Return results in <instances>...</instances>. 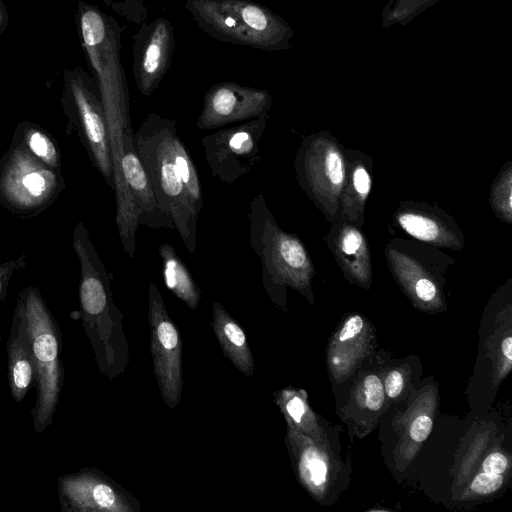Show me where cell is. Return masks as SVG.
Returning <instances> with one entry per match:
<instances>
[{
    "label": "cell",
    "mask_w": 512,
    "mask_h": 512,
    "mask_svg": "<svg viewBox=\"0 0 512 512\" xmlns=\"http://www.w3.org/2000/svg\"><path fill=\"white\" fill-rule=\"evenodd\" d=\"M26 266V255L21 253L15 259H9L0 263V306L6 298L8 287L13 275ZM2 340L0 334V342Z\"/></svg>",
    "instance_id": "cell-23"
},
{
    "label": "cell",
    "mask_w": 512,
    "mask_h": 512,
    "mask_svg": "<svg viewBox=\"0 0 512 512\" xmlns=\"http://www.w3.org/2000/svg\"><path fill=\"white\" fill-rule=\"evenodd\" d=\"M148 321L155 377L164 402L173 409L181 400L183 386L181 339L152 282L148 287Z\"/></svg>",
    "instance_id": "cell-10"
},
{
    "label": "cell",
    "mask_w": 512,
    "mask_h": 512,
    "mask_svg": "<svg viewBox=\"0 0 512 512\" xmlns=\"http://www.w3.org/2000/svg\"><path fill=\"white\" fill-rule=\"evenodd\" d=\"M440 0H389L382 11V26L406 25Z\"/></svg>",
    "instance_id": "cell-20"
},
{
    "label": "cell",
    "mask_w": 512,
    "mask_h": 512,
    "mask_svg": "<svg viewBox=\"0 0 512 512\" xmlns=\"http://www.w3.org/2000/svg\"><path fill=\"white\" fill-rule=\"evenodd\" d=\"M61 170L53 169L12 140L0 159V206L20 217L45 211L65 189Z\"/></svg>",
    "instance_id": "cell-7"
},
{
    "label": "cell",
    "mask_w": 512,
    "mask_h": 512,
    "mask_svg": "<svg viewBox=\"0 0 512 512\" xmlns=\"http://www.w3.org/2000/svg\"><path fill=\"white\" fill-rule=\"evenodd\" d=\"M212 328L225 356L246 376L254 372V359L246 335L221 303L212 304Z\"/></svg>",
    "instance_id": "cell-16"
},
{
    "label": "cell",
    "mask_w": 512,
    "mask_h": 512,
    "mask_svg": "<svg viewBox=\"0 0 512 512\" xmlns=\"http://www.w3.org/2000/svg\"><path fill=\"white\" fill-rule=\"evenodd\" d=\"M80 30L84 49L95 72L110 139H120L132 126L129 93L121 64L123 27L98 7L83 4Z\"/></svg>",
    "instance_id": "cell-4"
},
{
    "label": "cell",
    "mask_w": 512,
    "mask_h": 512,
    "mask_svg": "<svg viewBox=\"0 0 512 512\" xmlns=\"http://www.w3.org/2000/svg\"><path fill=\"white\" fill-rule=\"evenodd\" d=\"M72 247L80 265L82 324L99 370L114 378L124 371L128 362L123 315L113 301L110 276L82 220L73 228Z\"/></svg>",
    "instance_id": "cell-2"
},
{
    "label": "cell",
    "mask_w": 512,
    "mask_h": 512,
    "mask_svg": "<svg viewBox=\"0 0 512 512\" xmlns=\"http://www.w3.org/2000/svg\"><path fill=\"white\" fill-rule=\"evenodd\" d=\"M60 508L65 512H131L137 501L95 468L65 474L57 480Z\"/></svg>",
    "instance_id": "cell-11"
},
{
    "label": "cell",
    "mask_w": 512,
    "mask_h": 512,
    "mask_svg": "<svg viewBox=\"0 0 512 512\" xmlns=\"http://www.w3.org/2000/svg\"><path fill=\"white\" fill-rule=\"evenodd\" d=\"M268 116L222 128L201 139L204 158L212 176L233 183L247 175L260 161V141Z\"/></svg>",
    "instance_id": "cell-9"
},
{
    "label": "cell",
    "mask_w": 512,
    "mask_h": 512,
    "mask_svg": "<svg viewBox=\"0 0 512 512\" xmlns=\"http://www.w3.org/2000/svg\"><path fill=\"white\" fill-rule=\"evenodd\" d=\"M507 459L501 453H492L483 461V470L489 473L501 474L507 468Z\"/></svg>",
    "instance_id": "cell-28"
},
{
    "label": "cell",
    "mask_w": 512,
    "mask_h": 512,
    "mask_svg": "<svg viewBox=\"0 0 512 512\" xmlns=\"http://www.w3.org/2000/svg\"><path fill=\"white\" fill-rule=\"evenodd\" d=\"M363 327V320L359 315L351 317L339 333V340L346 341L357 335Z\"/></svg>",
    "instance_id": "cell-29"
},
{
    "label": "cell",
    "mask_w": 512,
    "mask_h": 512,
    "mask_svg": "<svg viewBox=\"0 0 512 512\" xmlns=\"http://www.w3.org/2000/svg\"><path fill=\"white\" fill-rule=\"evenodd\" d=\"M353 184L355 190L359 194L366 195L369 192L371 181L367 171L364 168L359 167L355 170L353 176Z\"/></svg>",
    "instance_id": "cell-31"
},
{
    "label": "cell",
    "mask_w": 512,
    "mask_h": 512,
    "mask_svg": "<svg viewBox=\"0 0 512 512\" xmlns=\"http://www.w3.org/2000/svg\"><path fill=\"white\" fill-rule=\"evenodd\" d=\"M175 50L173 24L165 17L143 22L134 35L133 75L138 91L150 96L171 66Z\"/></svg>",
    "instance_id": "cell-13"
},
{
    "label": "cell",
    "mask_w": 512,
    "mask_h": 512,
    "mask_svg": "<svg viewBox=\"0 0 512 512\" xmlns=\"http://www.w3.org/2000/svg\"><path fill=\"white\" fill-rule=\"evenodd\" d=\"M402 228L411 236L423 240L434 241L439 237L437 224L424 216L412 213H405L399 217Z\"/></svg>",
    "instance_id": "cell-21"
},
{
    "label": "cell",
    "mask_w": 512,
    "mask_h": 512,
    "mask_svg": "<svg viewBox=\"0 0 512 512\" xmlns=\"http://www.w3.org/2000/svg\"><path fill=\"white\" fill-rule=\"evenodd\" d=\"M197 26L218 41L264 51L291 48L294 31L270 8L252 0H186Z\"/></svg>",
    "instance_id": "cell-3"
},
{
    "label": "cell",
    "mask_w": 512,
    "mask_h": 512,
    "mask_svg": "<svg viewBox=\"0 0 512 512\" xmlns=\"http://www.w3.org/2000/svg\"><path fill=\"white\" fill-rule=\"evenodd\" d=\"M12 140L20 143L47 166L61 170L59 146L45 129L34 123L21 122L16 127Z\"/></svg>",
    "instance_id": "cell-19"
},
{
    "label": "cell",
    "mask_w": 512,
    "mask_h": 512,
    "mask_svg": "<svg viewBox=\"0 0 512 512\" xmlns=\"http://www.w3.org/2000/svg\"><path fill=\"white\" fill-rule=\"evenodd\" d=\"M502 353L508 360H512V338L510 336L502 342Z\"/></svg>",
    "instance_id": "cell-33"
},
{
    "label": "cell",
    "mask_w": 512,
    "mask_h": 512,
    "mask_svg": "<svg viewBox=\"0 0 512 512\" xmlns=\"http://www.w3.org/2000/svg\"><path fill=\"white\" fill-rule=\"evenodd\" d=\"M432 425L433 423L430 417L426 415L417 417L410 427L411 438L418 442L424 441L429 436Z\"/></svg>",
    "instance_id": "cell-27"
},
{
    "label": "cell",
    "mask_w": 512,
    "mask_h": 512,
    "mask_svg": "<svg viewBox=\"0 0 512 512\" xmlns=\"http://www.w3.org/2000/svg\"><path fill=\"white\" fill-rule=\"evenodd\" d=\"M502 482L501 474L484 471L473 479L470 487L478 494H490L496 491L502 485Z\"/></svg>",
    "instance_id": "cell-25"
},
{
    "label": "cell",
    "mask_w": 512,
    "mask_h": 512,
    "mask_svg": "<svg viewBox=\"0 0 512 512\" xmlns=\"http://www.w3.org/2000/svg\"><path fill=\"white\" fill-rule=\"evenodd\" d=\"M249 244L262 264V283L274 301L287 284L298 287L310 270L307 252L300 240L284 232L269 210L262 193L248 211Z\"/></svg>",
    "instance_id": "cell-6"
},
{
    "label": "cell",
    "mask_w": 512,
    "mask_h": 512,
    "mask_svg": "<svg viewBox=\"0 0 512 512\" xmlns=\"http://www.w3.org/2000/svg\"><path fill=\"white\" fill-rule=\"evenodd\" d=\"M300 471L302 476L308 477L315 486H321L326 481L327 466L311 449L302 452Z\"/></svg>",
    "instance_id": "cell-22"
},
{
    "label": "cell",
    "mask_w": 512,
    "mask_h": 512,
    "mask_svg": "<svg viewBox=\"0 0 512 512\" xmlns=\"http://www.w3.org/2000/svg\"><path fill=\"white\" fill-rule=\"evenodd\" d=\"M1 19H2V14H1V10H0V23H1Z\"/></svg>",
    "instance_id": "cell-34"
},
{
    "label": "cell",
    "mask_w": 512,
    "mask_h": 512,
    "mask_svg": "<svg viewBox=\"0 0 512 512\" xmlns=\"http://www.w3.org/2000/svg\"><path fill=\"white\" fill-rule=\"evenodd\" d=\"M121 166L132 196L138 224L151 229H175L172 216L159 203L136 152L133 129L126 131L123 136Z\"/></svg>",
    "instance_id": "cell-14"
},
{
    "label": "cell",
    "mask_w": 512,
    "mask_h": 512,
    "mask_svg": "<svg viewBox=\"0 0 512 512\" xmlns=\"http://www.w3.org/2000/svg\"><path fill=\"white\" fill-rule=\"evenodd\" d=\"M8 354V386L15 402L24 400L29 389L36 381L35 364L27 328V319L22 301L17 297L13 312L9 338Z\"/></svg>",
    "instance_id": "cell-15"
},
{
    "label": "cell",
    "mask_w": 512,
    "mask_h": 512,
    "mask_svg": "<svg viewBox=\"0 0 512 512\" xmlns=\"http://www.w3.org/2000/svg\"><path fill=\"white\" fill-rule=\"evenodd\" d=\"M158 253L166 287L188 307L195 309L200 302L201 294L188 268L172 245L161 244Z\"/></svg>",
    "instance_id": "cell-17"
},
{
    "label": "cell",
    "mask_w": 512,
    "mask_h": 512,
    "mask_svg": "<svg viewBox=\"0 0 512 512\" xmlns=\"http://www.w3.org/2000/svg\"><path fill=\"white\" fill-rule=\"evenodd\" d=\"M271 106L272 97L266 89L222 81L206 92L196 126L212 130L268 116Z\"/></svg>",
    "instance_id": "cell-12"
},
{
    "label": "cell",
    "mask_w": 512,
    "mask_h": 512,
    "mask_svg": "<svg viewBox=\"0 0 512 512\" xmlns=\"http://www.w3.org/2000/svg\"><path fill=\"white\" fill-rule=\"evenodd\" d=\"M305 169L311 186L324 192H336L344 179L343 161L337 150L323 149L318 153L309 150L306 154Z\"/></svg>",
    "instance_id": "cell-18"
},
{
    "label": "cell",
    "mask_w": 512,
    "mask_h": 512,
    "mask_svg": "<svg viewBox=\"0 0 512 512\" xmlns=\"http://www.w3.org/2000/svg\"><path fill=\"white\" fill-rule=\"evenodd\" d=\"M362 235L353 228L345 230L340 240V248L342 252L349 257L355 256L363 248Z\"/></svg>",
    "instance_id": "cell-26"
},
{
    "label": "cell",
    "mask_w": 512,
    "mask_h": 512,
    "mask_svg": "<svg viewBox=\"0 0 512 512\" xmlns=\"http://www.w3.org/2000/svg\"><path fill=\"white\" fill-rule=\"evenodd\" d=\"M136 152L161 206L172 216L189 253L196 251L197 220L203 206L197 169L174 120L149 113L134 132Z\"/></svg>",
    "instance_id": "cell-1"
},
{
    "label": "cell",
    "mask_w": 512,
    "mask_h": 512,
    "mask_svg": "<svg viewBox=\"0 0 512 512\" xmlns=\"http://www.w3.org/2000/svg\"><path fill=\"white\" fill-rule=\"evenodd\" d=\"M364 394L366 405L370 410L381 408L384 401V389L380 379L375 375H368L364 380Z\"/></svg>",
    "instance_id": "cell-24"
},
{
    "label": "cell",
    "mask_w": 512,
    "mask_h": 512,
    "mask_svg": "<svg viewBox=\"0 0 512 512\" xmlns=\"http://www.w3.org/2000/svg\"><path fill=\"white\" fill-rule=\"evenodd\" d=\"M403 387V378L400 372L392 371L386 378L385 388L389 397H397Z\"/></svg>",
    "instance_id": "cell-30"
},
{
    "label": "cell",
    "mask_w": 512,
    "mask_h": 512,
    "mask_svg": "<svg viewBox=\"0 0 512 512\" xmlns=\"http://www.w3.org/2000/svg\"><path fill=\"white\" fill-rule=\"evenodd\" d=\"M63 107L68 117L69 129L77 134L92 165L114 191L108 126L98 84L81 71L71 74Z\"/></svg>",
    "instance_id": "cell-8"
},
{
    "label": "cell",
    "mask_w": 512,
    "mask_h": 512,
    "mask_svg": "<svg viewBox=\"0 0 512 512\" xmlns=\"http://www.w3.org/2000/svg\"><path fill=\"white\" fill-rule=\"evenodd\" d=\"M417 296L423 301H430L436 295L435 285L428 279H419L415 285Z\"/></svg>",
    "instance_id": "cell-32"
},
{
    "label": "cell",
    "mask_w": 512,
    "mask_h": 512,
    "mask_svg": "<svg viewBox=\"0 0 512 512\" xmlns=\"http://www.w3.org/2000/svg\"><path fill=\"white\" fill-rule=\"evenodd\" d=\"M18 297L27 319L36 371V401L31 411L33 429L41 433L53 422L64 382L61 331L37 287H25Z\"/></svg>",
    "instance_id": "cell-5"
}]
</instances>
